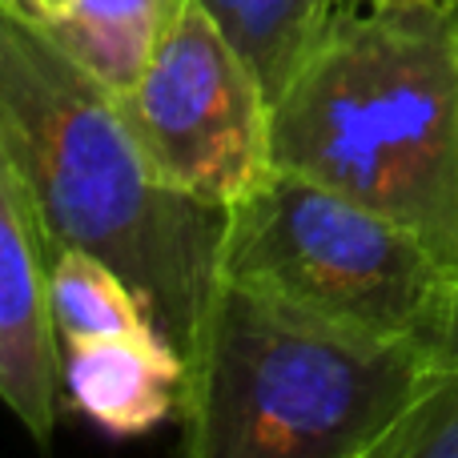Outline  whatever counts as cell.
Here are the masks:
<instances>
[{
	"instance_id": "5b68a950",
	"label": "cell",
	"mask_w": 458,
	"mask_h": 458,
	"mask_svg": "<svg viewBox=\"0 0 458 458\" xmlns=\"http://www.w3.org/2000/svg\"><path fill=\"white\" fill-rule=\"evenodd\" d=\"M117 97L157 174L206 206H237L274 169V105L201 0L169 4L141 72Z\"/></svg>"
},
{
	"instance_id": "30bf717a",
	"label": "cell",
	"mask_w": 458,
	"mask_h": 458,
	"mask_svg": "<svg viewBox=\"0 0 458 458\" xmlns=\"http://www.w3.org/2000/svg\"><path fill=\"white\" fill-rule=\"evenodd\" d=\"M48 298L61 338L157 334L133 285L85 250H61L48 266Z\"/></svg>"
},
{
	"instance_id": "9c48e42d",
	"label": "cell",
	"mask_w": 458,
	"mask_h": 458,
	"mask_svg": "<svg viewBox=\"0 0 458 458\" xmlns=\"http://www.w3.org/2000/svg\"><path fill=\"white\" fill-rule=\"evenodd\" d=\"M233 48L250 61L269 105L285 93L293 72L346 16V0H201Z\"/></svg>"
},
{
	"instance_id": "7a4b0ae2",
	"label": "cell",
	"mask_w": 458,
	"mask_h": 458,
	"mask_svg": "<svg viewBox=\"0 0 458 458\" xmlns=\"http://www.w3.org/2000/svg\"><path fill=\"white\" fill-rule=\"evenodd\" d=\"M269 157L458 269V13H346L274 101Z\"/></svg>"
},
{
	"instance_id": "277c9868",
	"label": "cell",
	"mask_w": 458,
	"mask_h": 458,
	"mask_svg": "<svg viewBox=\"0 0 458 458\" xmlns=\"http://www.w3.org/2000/svg\"><path fill=\"white\" fill-rule=\"evenodd\" d=\"M222 277L435 358L458 293V269L411 229L285 169L225 209Z\"/></svg>"
},
{
	"instance_id": "6da1fadb",
	"label": "cell",
	"mask_w": 458,
	"mask_h": 458,
	"mask_svg": "<svg viewBox=\"0 0 458 458\" xmlns=\"http://www.w3.org/2000/svg\"><path fill=\"white\" fill-rule=\"evenodd\" d=\"M0 141L13 153L53 258L113 266L153 330L190 362L222 290L225 209L174 190L125 121L117 89L0 0Z\"/></svg>"
},
{
	"instance_id": "8992f818",
	"label": "cell",
	"mask_w": 458,
	"mask_h": 458,
	"mask_svg": "<svg viewBox=\"0 0 458 458\" xmlns=\"http://www.w3.org/2000/svg\"><path fill=\"white\" fill-rule=\"evenodd\" d=\"M48 250L37 201L0 141V403L37 443L56 430L64 338L48 298Z\"/></svg>"
},
{
	"instance_id": "3957f363",
	"label": "cell",
	"mask_w": 458,
	"mask_h": 458,
	"mask_svg": "<svg viewBox=\"0 0 458 458\" xmlns=\"http://www.w3.org/2000/svg\"><path fill=\"white\" fill-rule=\"evenodd\" d=\"M435 354L222 282L185 362L177 458H370Z\"/></svg>"
},
{
	"instance_id": "8fae6325",
	"label": "cell",
	"mask_w": 458,
	"mask_h": 458,
	"mask_svg": "<svg viewBox=\"0 0 458 458\" xmlns=\"http://www.w3.org/2000/svg\"><path fill=\"white\" fill-rule=\"evenodd\" d=\"M370 458H458V358H435L419 394Z\"/></svg>"
},
{
	"instance_id": "52a82bcc",
	"label": "cell",
	"mask_w": 458,
	"mask_h": 458,
	"mask_svg": "<svg viewBox=\"0 0 458 458\" xmlns=\"http://www.w3.org/2000/svg\"><path fill=\"white\" fill-rule=\"evenodd\" d=\"M185 358L161 334L64 338V394L113 438L149 435L182 406Z\"/></svg>"
},
{
	"instance_id": "7c38bea8",
	"label": "cell",
	"mask_w": 458,
	"mask_h": 458,
	"mask_svg": "<svg viewBox=\"0 0 458 458\" xmlns=\"http://www.w3.org/2000/svg\"><path fill=\"white\" fill-rule=\"evenodd\" d=\"M390 8H446V13H458V0H346V13H390Z\"/></svg>"
},
{
	"instance_id": "ba28073f",
	"label": "cell",
	"mask_w": 458,
	"mask_h": 458,
	"mask_svg": "<svg viewBox=\"0 0 458 458\" xmlns=\"http://www.w3.org/2000/svg\"><path fill=\"white\" fill-rule=\"evenodd\" d=\"M56 48L125 93L141 72L174 0H4Z\"/></svg>"
},
{
	"instance_id": "4fadbf2b",
	"label": "cell",
	"mask_w": 458,
	"mask_h": 458,
	"mask_svg": "<svg viewBox=\"0 0 458 458\" xmlns=\"http://www.w3.org/2000/svg\"><path fill=\"white\" fill-rule=\"evenodd\" d=\"M438 358H458V293H454V310H451V322H446V334H443V346H438Z\"/></svg>"
}]
</instances>
